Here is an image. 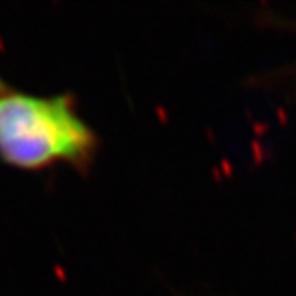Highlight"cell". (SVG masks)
<instances>
[{"label":"cell","mask_w":296,"mask_h":296,"mask_svg":"<svg viewBox=\"0 0 296 296\" xmlns=\"http://www.w3.org/2000/svg\"><path fill=\"white\" fill-rule=\"evenodd\" d=\"M96 143L68 96L0 92V158L10 166L31 171L82 164Z\"/></svg>","instance_id":"obj_1"},{"label":"cell","mask_w":296,"mask_h":296,"mask_svg":"<svg viewBox=\"0 0 296 296\" xmlns=\"http://www.w3.org/2000/svg\"><path fill=\"white\" fill-rule=\"evenodd\" d=\"M5 91V87H3V84H2V81H0V92H3Z\"/></svg>","instance_id":"obj_2"}]
</instances>
